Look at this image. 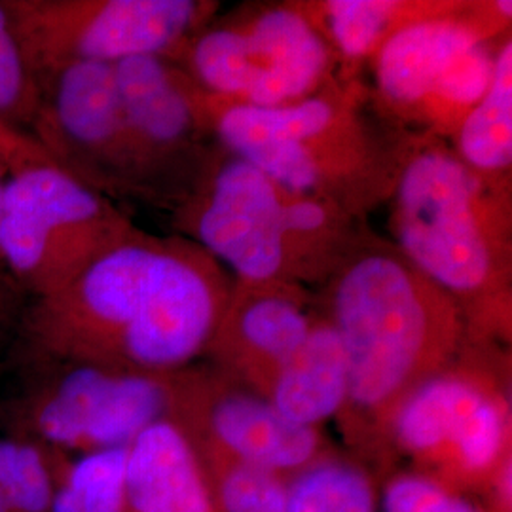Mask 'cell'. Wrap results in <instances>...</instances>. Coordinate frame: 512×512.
Instances as JSON below:
<instances>
[{
  "mask_svg": "<svg viewBox=\"0 0 512 512\" xmlns=\"http://www.w3.org/2000/svg\"><path fill=\"white\" fill-rule=\"evenodd\" d=\"M232 287L192 239L137 230L35 300L23 327L44 359L175 374L211 346Z\"/></svg>",
  "mask_w": 512,
  "mask_h": 512,
  "instance_id": "6da1fadb",
  "label": "cell"
},
{
  "mask_svg": "<svg viewBox=\"0 0 512 512\" xmlns=\"http://www.w3.org/2000/svg\"><path fill=\"white\" fill-rule=\"evenodd\" d=\"M330 325L348 361L357 418L384 423L418 385L450 368L465 338L458 302L397 249H351L330 275Z\"/></svg>",
  "mask_w": 512,
  "mask_h": 512,
  "instance_id": "7a4b0ae2",
  "label": "cell"
},
{
  "mask_svg": "<svg viewBox=\"0 0 512 512\" xmlns=\"http://www.w3.org/2000/svg\"><path fill=\"white\" fill-rule=\"evenodd\" d=\"M397 251L458 302L467 323L505 296L509 220L494 186L440 147L416 150L393 181Z\"/></svg>",
  "mask_w": 512,
  "mask_h": 512,
  "instance_id": "3957f363",
  "label": "cell"
},
{
  "mask_svg": "<svg viewBox=\"0 0 512 512\" xmlns=\"http://www.w3.org/2000/svg\"><path fill=\"white\" fill-rule=\"evenodd\" d=\"M137 230L109 196L59 165H31L4 183L0 262L35 300L63 291Z\"/></svg>",
  "mask_w": 512,
  "mask_h": 512,
  "instance_id": "277c9868",
  "label": "cell"
},
{
  "mask_svg": "<svg viewBox=\"0 0 512 512\" xmlns=\"http://www.w3.org/2000/svg\"><path fill=\"white\" fill-rule=\"evenodd\" d=\"M205 105L230 154L255 165L287 192L319 196L348 209V183L368 173L372 152L344 99L315 93L296 103L253 107L209 95Z\"/></svg>",
  "mask_w": 512,
  "mask_h": 512,
  "instance_id": "5b68a950",
  "label": "cell"
},
{
  "mask_svg": "<svg viewBox=\"0 0 512 512\" xmlns=\"http://www.w3.org/2000/svg\"><path fill=\"white\" fill-rule=\"evenodd\" d=\"M40 90L78 63L171 59L209 12L196 0H2Z\"/></svg>",
  "mask_w": 512,
  "mask_h": 512,
  "instance_id": "8992f818",
  "label": "cell"
},
{
  "mask_svg": "<svg viewBox=\"0 0 512 512\" xmlns=\"http://www.w3.org/2000/svg\"><path fill=\"white\" fill-rule=\"evenodd\" d=\"M200 88L220 101L277 107L315 95L329 74V42L300 8H268L203 31L188 50Z\"/></svg>",
  "mask_w": 512,
  "mask_h": 512,
  "instance_id": "52a82bcc",
  "label": "cell"
},
{
  "mask_svg": "<svg viewBox=\"0 0 512 512\" xmlns=\"http://www.w3.org/2000/svg\"><path fill=\"white\" fill-rule=\"evenodd\" d=\"M509 404L475 370L446 368L393 412L387 433L410 458L458 492L495 478L509 454Z\"/></svg>",
  "mask_w": 512,
  "mask_h": 512,
  "instance_id": "ba28073f",
  "label": "cell"
},
{
  "mask_svg": "<svg viewBox=\"0 0 512 512\" xmlns=\"http://www.w3.org/2000/svg\"><path fill=\"white\" fill-rule=\"evenodd\" d=\"M52 361V359H48ZM59 363L23 401V423L48 450L126 448L173 410V374Z\"/></svg>",
  "mask_w": 512,
  "mask_h": 512,
  "instance_id": "9c48e42d",
  "label": "cell"
},
{
  "mask_svg": "<svg viewBox=\"0 0 512 512\" xmlns=\"http://www.w3.org/2000/svg\"><path fill=\"white\" fill-rule=\"evenodd\" d=\"M31 137L55 165L105 196L154 194L129 137L112 65L78 63L50 78Z\"/></svg>",
  "mask_w": 512,
  "mask_h": 512,
  "instance_id": "30bf717a",
  "label": "cell"
},
{
  "mask_svg": "<svg viewBox=\"0 0 512 512\" xmlns=\"http://www.w3.org/2000/svg\"><path fill=\"white\" fill-rule=\"evenodd\" d=\"M287 192L230 154L181 203V226L243 285H296Z\"/></svg>",
  "mask_w": 512,
  "mask_h": 512,
  "instance_id": "8fae6325",
  "label": "cell"
},
{
  "mask_svg": "<svg viewBox=\"0 0 512 512\" xmlns=\"http://www.w3.org/2000/svg\"><path fill=\"white\" fill-rule=\"evenodd\" d=\"M169 420L188 437L202 435L207 458L234 459L281 476L300 473L321 459L317 429L283 418L251 389L220 387L175 372Z\"/></svg>",
  "mask_w": 512,
  "mask_h": 512,
  "instance_id": "7c38bea8",
  "label": "cell"
},
{
  "mask_svg": "<svg viewBox=\"0 0 512 512\" xmlns=\"http://www.w3.org/2000/svg\"><path fill=\"white\" fill-rule=\"evenodd\" d=\"M511 0L488 8H446L397 29L374 54L376 88L389 109L420 120L459 63L478 44L490 42L511 19Z\"/></svg>",
  "mask_w": 512,
  "mask_h": 512,
  "instance_id": "4fadbf2b",
  "label": "cell"
},
{
  "mask_svg": "<svg viewBox=\"0 0 512 512\" xmlns=\"http://www.w3.org/2000/svg\"><path fill=\"white\" fill-rule=\"evenodd\" d=\"M112 67L131 143L158 194L209 122L205 99L171 59L141 55Z\"/></svg>",
  "mask_w": 512,
  "mask_h": 512,
  "instance_id": "5bb4252c",
  "label": "cell"
},
{
  "mask_svg": "<svg viewBox=\"0 0 512 512\" xmlns=\"http://www.w3.org/2000/svg\"><path fill=\"white\" fill-rule=\"evenodd\" d=\"M313 325L296 285L236 283L211 346L232 374L266 397Z\"/></svg>",
  "mask_w": 512,
  "mask_h": 512,
  "instance_id": "9a60e30c",
  "label": "cell"
},
{
  "mask_svg": "<svg viewBox=\"0 0 512 512\" xmlns=\"http://www.w3.org/2000/svg\"><path fill=\"white\" fill-rule=\"evenodd\" d=\"M202 459L173 420L148 425L126 456V512H215Z\"/></svg>",
  "mask_w": 512,
  "mask_h": 512,
  "instance_id": "2e32d148",
  "label": "cell"
},
{
  "mask_svg": "<svg viewBox=\"0 0 512 512\" xmlns=\"http://www.w3.org/2000/svg\"><path fill=\"white\" fill-rule=\"evenodd\" d=\"M348 361L329 321L315 323L304 344L281 366L266 399L302 427H315L340 414L348 401Z\"/></svg>",
  "mask_w": 512,
  "mask_h": 512,
  "instance_id": "e0dca14e",
  "label": "cell"
},
{
  "mask_svg": "<svg viewBox=\"0 0 512 512\" xmlns=\"http://www.w3.org/2000/svg\"><path fill=\"white\" fill-rule=\"evenodd\" d=\"M456 156L494 186L512 164V42L495 52L494 74L482 99L456 129Z\"/></svg>",
  "mask_w": 512,
  "mask_h": 512,
  "instance_id": "ac0fdd59",
  "label": "cell"
},
{
  "mask_svg": "<svg viewBox=\"0 0 512 512\" xmlns=\"http://www.w3.org/2000/svg\"><path fill=\"white\" fill-rule=\"evenodd\" d=\"M437 8H416L397 0H329L321 4L315 27L349 61L374 57L378 48L406 23Z\"/></svg>",
  "mask_w": 512,
  "mask_h": 512,
  "instance_id": "d6986e66",
  "label": "cell"
},
{
  "mask_svg": "<svg viewBox=\"0 0 512 512\" xmlns=\"http://www.w3.org/2000/svg\"><path fill=\"white\" fill-rule=\"evenodd\" d=\"M126 448L84 454L59 475L52 512H126Z\"/></svg>",
  "mask_w": 512,
  "mask_h": 512,
  "instance_id": "ffe728a7",
  "label": "cell"
},
{
  "mask_svg": "<svg viewBox=\"0 0 512 512\" xmlns=\"http://www.w3.org/2000/svg\"><path fill=\"white\" fill-rule=\"evenodd\" d=\"M287 512H376V494L361 469L319 459L287 484Z\"/></svg>",
  "mask_w": 512,
  "mask_h": 512,
  "instance_id": "44dd1931",
  "label": "cell"
},
{
  "mask_svg": "<svg viewBox=\"0 0 512 512\" xmlns=\"http://www.w3.org/2000/svg\"><path fill=\"white\" fill-rule=\"evenodd\" d=\"M50 454L27 439L0 440V512H52Z\"/></svg>",
  "mask_w": 512,
  "mask_h": 512,
  "instance_id": "7402d4cb",
  "label": "cell"
},
{
  "mask_svg": "<svg viewBox=\"0 0 512 512\" xmlns=\"http://www.w3.org/2000/svg\"><path fill=\"white\" fill-rule=\"evenodd\" d=\"M215 507L224 512H287V484L274 471L234 459L207 458Z\"/></svg>",
  "mask_w": 512,
  "mask_h": 512,
  "instance_id": "603a6c76",
  "label": "cell"
},
{
  "mask_svg": "<svg viewBox=\"0 0 512 512\" xmlns=\"http://www.w3.org/2000/svg\"><path fill=\"white\" fill-rule=\"evenodd\" d=\"M42 107V90L29 71L12 19L0 0V122L31 135Z\"/></svg>",
  "mask_w": 512,
  "mask_h": 512,
  "instance_id": "cb8c5ba5",
  "label": "cell"
},
{
  "mask_svg": "<svg viewBox=\"0 0 512 512\" xmlns=\"http://www.w3.org/2000/svg\"><path fill=\"white\" fill-rule=\"evenodd\" d=\"M382 512H480L465 497L423 473L395 476L385 486Z\"/></svg>",
  "mask_w": 512,
  "mask_h": 512,
  "instance_id": "d4e9b609",
  "label": "cell"
},
{
  "mask_svg": "<svg viewBox=\"0 0 512 512\" xmlns=\"http://www.w3.org/2000/svg\"><path fill=\"white\" fill-rule=\"evenodd\" d=\"M37 164H54V160L29 133L0 122V171L10 177Z\"/></svg>",
  "mask_w": 512,
  "mask_h": 512,
  "instance_id": "484cf974",
  "label": "cell"
},
{
  "mask_svg": "<svg viewBox=\"0 0 512 512\" xmlns=\"http://www.w3.org/2000/svg\"><path fill=\"white\" fill-rule=\"evenodd\" d=\"M6 179L8 177L0 171V220H2V200H4V183H6ZM2 298H4V294H2V285H0V302H2Z\"/></svg>",
  "mask_w": 512,
  "mask_h": 512,
  "instance_id": "4316f807",
  "label": "cell"
},
{
  "mask_svg": "<svg viewBox=\"0 0 512 512\" xmlns=\"http://www.w3.org/2000/svg\"><path fill=\"white\" fill-rule=\"evenodd\" d=\"M0 311H2V302H0Z\"/></svg>",
  "mask_w": 512,
  "mask_h": 512,
  "instance_id": "83f0119b",
  "label": "cell"
}]
</instances>
